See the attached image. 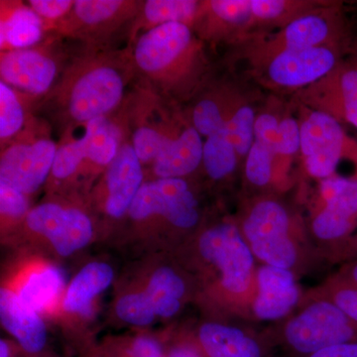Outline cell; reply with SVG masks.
<instances>
[{"label": "cell", "mask_w": 357, "mask_h": 357, "mask_svg": "<svg viewBox=\"0 0 357 357\" xmlns=\"http://www.w3.org/2000/svg\"><path fill=\"white\" fill-rule=\"evenodd\" d=\"M134 76L128 51L89 46L67 63L45 100L66 126H86L98 117L112 116L123 107Z\"/></svg>", "instance_id": "cell-1"}, {"label": "cell", "mask_w": 357, "mask_h": 357, "mask_svg": "<svg viewBox=\"0 0 357 357\" xmlns=\"http://www.w3.org/2000/svg\"><path fill=\"white\" fill-rule=\"evenodd\" d=\"M129 93L121 122L130 133L142 167L156 178H183L203 162L204 142L192 124L178 126L169 114L165 98L140 86Z\"/></svg>", "instance_id": "cell-2"}, {"label": "cell", "mask_w": 357, "mask_h": 357, "mask_svg": "<svg viewBox=\"0 0 357 357\" xmlns=\"http://www.w3.org/2000/svg\"><path fill=\"white\" fill-rule=\"evenodd\" d=\"M199 50L190 25L172 22L141 33L128 53L141 86L165 98L191 74Z\"/></svg>", "instance_id": "cell-3"}, {"label": "cell", "mask_w": 357, "mask_h": 357, "mask_svg": "<svg viewBox=\"0 0 357 357\" xmlns=\"http://www.w3.org/2000/svg\"><path fill=\"white\" fill-rule=\"evenodd\" d=\"M57 150L43 123L28 122L22 132L2 147L0 184L26 196L34 194L50 177Z\"/></svg>", "instance_id": "cell-4"}, {"label": "cell", "mask_w": 357, "mask_h": 357, "mask_svg": "<svg viewBox=\"0 0 357 357\" xmlns=\"http://www.w3.org/2000/svg\"><path fill=\"white\" fill-rule=\"evenodd\" d=\"M284 340L306 357L326 347L357 342V324L333 302L319 301L289 321Z\"/></svg>", "instance_id": "cell-5"}, {"label": "cell", "mask_w": 357, "mask_h": 357, "mask_svg": "<svg viewBox=\"0 0 357 357\" xmlns=\"http://www.w3.org/2000/svg\"><path fill=\"white\" fill-rule=\"evenodd\" d=\"M290 218L278 202L264 199L255 204L243 225L244 239L253 255L269 266L289 269L298 251L290 237Z\"/></svg>", "instance_id": "cell-6"}, {"label": "cell", "mask_w": 357, "mask_h": 357, "mask_svg": "<svg viewBox=\"0 0 357 357\" xmlns=\"http://www.w3.org/2000/svg\"><path fill=\"white\" fill-rule=\"evenodd\" d=\"M66 61L49 45L1 52V82L18 93L46 98L64 72Z\"/></svg>", "instance_id": "cell-7"}, {"label": "cell", "mask_w": 357, "mask_h": 357, "mask_svg": "<svg viewBox=\"0 0 357 357\" xmlns=\"http://www.w3.org/2000/svg\"><path fill=\"white\" fill-rule=\"evenodd\" d=\"M199 249L204 259L220 270L227 292H248L252 284L255 255L236 227L222 223L206 229L199 237Z\"/></svg>", "instance_id": "cell-8"}, {"label": "cell", "mask_w": 357, "mask_h": 357, "mask_svg": "<svg viewBox=\"0 0 357 357\" xmlns=\"http://www.w3.org/2000/svg\"><path fill=\"white\" fill-rule=\"evenodd\" d=\"M128 215L135 222L163 218L178 229H191L199 222L198 201L182 178H155L143 183Z\"/></svg>", "instance_id": "cell-9"}, {"label": "cell", "mask_w": 357, "mask_h": 357, "mask_svg": "<svg viewBox=\"0 0 357 357\" xmlns=\"http://www.w3.org/2000/svg\"><path fill=\"white\" fill-rule=\"evenodd\" d=\"M142 2L122 0H77L69 15L54 26L60 35L100 46L124 22L135 20Z\"/></svg>", "instance_id": "cell-10"}, {"label": "cell", "mask_w": 357, "mask_h": 357, "mask_svg": "<svg viewBox=\"0 0 357 357\" xmlns=\"http://www.w3.org/2000/svg\"><path fill=\"white\" fill-rule=\"evenodd\" d=\"M300 130V150L307 172L323 180L333 177L351 147L340 122L328 112L316 110L307 115Z\"/></svg>", "instance_id": "cell-11"}, {"label": "cell", "mask_w": 357, "mask_h": 357, "mask_svg": "<svg viewBox=\"0 0 357 357\" xmlns=\"http://www.w3.org/2000/svg\"><path fill=\"white\" fill-rule=\"evenodd\" d=\"M25 223L33 232L46 237L65 257L84 248L93 236V223L84 211L57 203L35 206L28 213Z\"/></svg>", "instance_id": "cell-12"}, {"label": "cell", "mask_w": 357, "mask_h": 357, "mask_svg": "<svg viewBox=\"0 0 357 357\" xmlns=\"http://www.w3.org/2000/svg\"><path fill=\"white\" fill-rule=\"evenodd\" d=\"M321 196L323 208L312 223L314 236L326 241L349 236L357 225V178H326Z\"/></svg>", "instance_id": "cell-13"}, {"label": "cell", "mask_w": 357, "mask_h": 357, "mask_svg": "<svg viewBox=\"0 0 357 357\" xmlns=\"http://www.w3.org/2000/svg\"><path fill=\"white\" fill-rule=\"evenodd\" d=\"M141 164L130 140L124 138L119 153L105 170L103 208L110 218H121L129 208L143 184Z\"/></svg>", "instance_id": "cell-14"}, {"label": "cell", "mask_w": 357, "mask_h": 357, "mask_svg": "<svg viewBox=\"0 0 357 357\" xmlns=\"http://www.w3.org/2000/svg\"><path fill=\"white\" fill-rule=\"evenodd\" d=\"M335 63V53L326 47L289 49L275 54L268 67V76L279 86H306L326 76Z\"/></svg>", "instance_id": "cell-15"}, {"label": "cell", "mask_w": 357, "mask_h": 357, "mask_svg": "<svg viewBox=\"0 0 357 357\" xmlns=\"http://www.w3.org/2000/svg\"><path fill=\"white\" fill-rule=\"evenodd\" d=\"M0 318L2 326L10 333L27 356L38 357L47 344V331L38 312L26 306L17 294L1 289Z\"/></svg>", "instance_id": "cell-16"}, {"label": "cell", "mask_w": 357, "mask_h": 357, "mask_svg": "<svg viewBox=\"0 0 357 357\" xmlns=\"http://www.w3.org/2000/svg\"><path fill=\"white\" fill-rule=\"evenodd\" d=\"M258 293L253 303L257 318L277 319L290 312L300 299L291 270L265 265L256 274Z\"/></svg>", "instance_id": "cell-17"}, {"label": "cell", "mask_w": 357, "mask_h": 357, "mask_svg": "<svg viewBox=\"0 0 357 357\" xmlns=\"http://www.w3.org/2000/svg\"><path fill=\"white\" fill-rule=\"evenodd\" d=\"M279 121L270 114L256 117L255 141L248 155L245 174L249 182L264 187L271 181L272 165L277 155Z\"/></svg>", "instance_id": "cell-18"}, {"label": "cell", "mask_w": 357, "mask_h": 357, "mask_svg": "<svg viewBox=\"0 0 357 357\" xmlns=\"http://www.w3.org/2000/svg\"><path fill=\"white\" fill-rule=\"evenodd\" d=\"M199 344L206 357H263L257 340L239 328L220 324L202 326Z\"/></svg>", "instance_id": "cell-19"}, {"label": "cell", "mask_w": 357, "mask_h": 357, "mask_svg": "<svg viewBox=\"0 0 357 357\" xmlns=\"http://www.w3.org/2000/svg\"><path fill=\"white\" fill-rule=\"evenodd\" d=\"M1 52L37 46L44 36L45 22L29 6L2 9L0 24Z\"/></svg>", "instance_id": "cell-20"}, {"label": "cell", "mask_w": 357, "mask_h": 357, "mask_svg": "<svg viewBox=\"0 0 357 357\" xmlns=\"http://www.w3.org/2000/svg\"><path fill=\"white\" fill-rule=\"evenodd\" d=\"M114 277V270L107 263H89L70 282L64 300L66 311L91 314V302L109 287Z\"/></svg>", "instance_id": "cell-21"}, {"label": "cell", "mask_w": 357, "mask_h": 357, "mask_svg": "<svg viewBox=\"0 0 357 357\" xmlns=\"http://www.w3.org/2000/svg\"><path fill=\"white\" fill-rule=\"evenodd\" d=\"M199 7V2L194 0H147L143 2L134 20L131 41L136 38L140 29L147 31L172 22L189 25L198 16Z\"/></svg>", "instance_id": "cell-22"}, {"label": "cell", "mask_w": 357, "mask_h": 357, "mask_svg": "<svg viewBox=\"0 0 357 357\" xmlns=\"http://www.w3.org/2000/svg\"><path fill=\"white\" fill-rule=\"evenodd\" d=\"M145 292L153 305L156 316L170 318L180 310V299L184 296L185 286L172 269L162 267L152 275Z\"/></svg>", "instance_id": "cell-23"}, {"label": "cell", "mask_w": 357, "mask_h": 357, "mask_svg": "<svg viewBox=\"0 0 357 357\" xmlns=\"http://www.w3.org/2000/svg\"><path fill=\"white\" fill-rule=\"evenodd\" d=\"M64 285V275L57 267H45L30 275L21 288V301L35 312L43 311L57 298Z\"/></svg>", "instance_id": "cell-24"}, {"label": "cell", "mask_w": 357, "mask_h": 357, "mask_svg": "<svg viewBox=\"0 0 357 357\" xmlns=\"http://www.w3.org/2000/svg\"><path fill=\"white\" fill-rule=\"evenodd\" d=\"M330 33L328 21L319 16L307 15L289 23L275 43L278 44V52L319 47L328 38Z\"/></svg>", "instance_id": "cell-25"}, {"label": "cell", "mask_w": 357, "mask_h": 357, "mask_svg": "<svg viewBox=\"0 0 357 357\" xmlns=\"http://www.w3.org/2000/svg\"><path fill=\"white\" fill-rule=\"evenodd\" d=\"M237 157L227 126L211 134L204 142V167L208 177L213 180H222L234 172Z\"/></svg>", "instance_id": "cell-26"}, {"label": "cell", "mask_w": 357, "mask_h": 357, "mask_svg": "<svg viewBox=\"0 0 357 357\" xmlns=\"http://www.w3.org/2000/svg\"><path fill=\"white\" fill-rule=\"evenodd\" d=\"M26 112L20 95L0 82V139L1 146L13 140L27 126Z\"/></svg>", "instance_id": "cell-27"}, {"label": "cell", "mask_w": 357, "mask_h": 357, "mask_svg": "<svg viewBox=\"0 0 357 357\" xmlns=\"http://www.w3.org/2000/svg\"><path fill=\"white\" fill-rule=\"evenodd\" d=\"M86 159V137L84 133L76 139H65L58 146L50 177L63 182L74 178L81 171Z\"/></svg>", "instance_id": "cell-28"}, {"label": "cell", "mask_w": 357, "mask_h": 357, "mask_svg": "<svg viewBox=\"0 0 357 357\" xmlns=\"http://www.w3.org/2000/svg\"><path fill=\"white\" fill-rule=\"evenodd\" d=\"M255 112L248 105L239 107L227 117V128L237 156H248L255 141Z\"/></svg>", "instance_id": "cell-29"}, {"label": "cell", "mask_w": 357, "mask_h": 357, "mask_svg": "<svg viewBox=\"0 0 357 357\" xmlns=\"http://www.w3.org/2000/svg\"><path fill=\"white\" fill-rule=\"evenodd\" d=\"M116 314L130 325L144 326L154 321L155 310L146 292L128 294L117 302Z\"/></svg>", "instance_id": "cell-30"}, {"label": "cell", "mask_w": 357, "mask_h": 357, "mask_svg": "<svg viewBox=\"0 0 357 357\" xmlns=\"http://www.w3.org/2000/svg\"><path fill=\"white\" fill-rule=\"evenodd\" d=\"M338 112L345 121L357 128V69L344 68L337 76Z\"/></svg>", "instance_id": "cell-31"}, {"label": "cell", "mask_w": 357, "mask_h": 357, "mask_svg": "<svg viewBox=\"0 0 357 357\" xmlns=\"http://www.w3.org/2000/svg\"><path fill=\"white\" fill-rule=\"evenodd\" d=\"M208 10L213 17L227 24L243 25L255 18L251 0H213L208 2Z\"/></svg>", "instance_id": "cell-32"}, {"label": "cell", "mask_w": 357, "mask_h": 357, "mask_svg": "<svg viewBox=\"0 0 357 357\" xmlns=\"http://www.w3.org/2000/svg\"><path fill=\"white\" fill-rule=\"evenodd\" d=\"M0 211L2 218L20 220L29 213L28 196L4 184H0Z\"/></svg>", "instance_id": "cell-33"}, {"label": "cell", "mask_w": 357, "mask_h": 357, "mask_svg": "<svg viewBox=\"0 0 357 357\" xmlns=\"http://www.w3.org/2000/svg\"><path fill=\"white\" fill-rule=\"evenodd\" d=\"M301 148L300 126L292 117L279 121L277 155L293 156Z\"/></svg>", "instance_id": "cell-34"}, {"label": "cell", "mask_w": 357, "mask_h": 357, "mask_svg": "<svg viewBox=\"0 0 357 357\" xmlns=\"http://www.w3.org/2000/svg\"><path fill=\"white\" fill-rule=\"evenodd\" d=\"M28 6L43 20L55 26L65 20L72 11L75 1L72 0H30Z\"/></svg>", "instance_id": "cell-35"}, {"label": "cell", "mask_w": 357, "mask_h": 357, "mask_svg": "<svg viewBox=\"0 0 357 357\" xmlns=\"http://www.w3.org/2000/svg\"><path fill=\"white\" fill-rule=\"evenodd\" d=\"M112 357H167L163 347L155 338L140 337L134 340L124 351Z\"/></svg>", "instance_id": "cell-36"}, {"label": "cell", "mask_w": 357, "mask_h": 357, "mask_svg": "<svg viewBox=\"0 0 357 357\" xmlns=\"http://www.w3.org/2000/svg\"><path fill=\"white\" fill-rule=\"evenodd\" d=\"M351 321L357 324V288L347 284L338 288L332 301Z\"/></svg>", "instance_id": "cell-37"}, {"label": "cell", "mask_w": 357, "mask_h": 357, "mask_svg": "<svg viewBox=\"0 0 357 357\" xmlns=\"http://www.w3.org/2000/svg\"><path fill=\"white\" fill-rule=\"evenodd\" d=\"M253 17L259 20H272L285 13L286 2L280 0H251Z\"/></svg>", "instance_id": "cell-38"}, {"label": "cell", "mask_w": 357, "mask_h": 357, "mask_svg": "<svg viewBox=\"0 0 357 357\" xmlns=\"http://www.w3.org/2000/svg\"><path fill=\"white\" fill-rule=\"evenodd\" d=\"M306 357H357V342L326 347Z\"/></svg>", "instance_id": "cell-39"}, {"label": "cell", "mask_w": 357, "mask_h": 357, "mask_svg": "<svg viewBox=\"0 0 357 357\" xmlns=\"http://www.w3.org/2000/svg\"><path fill=\"white\" fill-rule=\"evenodd\" d=\"M167 357H203L201 354L194 347H188V345H178V347H173L169 351Z\"/></svg>", "instance_id": "cell-40"}, {"label": "cell", "mask_w": 357, "mask_h": 357, "mask_svg": "<svg viewBox=\"0 0 357 357\" xmlns=\"http://www.w3.org/2000/svg\"><path fill=\"white\" fill-rule=\"evenodd\" d=\"M0 357H11L10 345L3 340L0 342Z\"/></svg>", "instance_id": "cell-41"}, {"label": "cell", "mask_w": 357, "mask_h": 357, "mask_svg": "<svg viewBox=\"0 0 357 357\" xmlns=\"http://www.w3.org/2000/svg\"><path fill=\"white\" fill-rule=\"evenodd\" d=\"M349 279H351V283L349 285L354 286L357 288V263L349 270Z\"/></svg>", "instance_id": "cell-42"}, {"label": "cell", "mask_w": 357, "mask_h": 357, "mask_svg": "<svg viewBox=\"0 0 357 357\" xmlns=\"http://www.w3.org/2000/svg\"><path fill=\"white\" fill-rule=\"evenodd\" d=\"M93 357H105V356H100V354H96V356H93Z\"/></svg>", "instance_id": "cell-43"}, {"label": "cell", "mask_w": 357, "mask_h": 357, "mask_svg": "<svg viewBox=\"0 0 357 357\" xmlns=\"http://www.w3.org/2000/svg\"><path fill=\"white\" fill-rule=\"evenodd\" d=\"M354 67L356 68V69H357V58H356V64H354Z\"/></svg>", "instance_id": "cell-44"}]
</instances>
